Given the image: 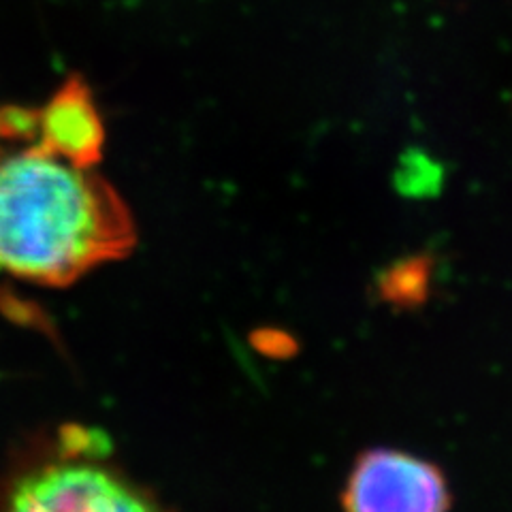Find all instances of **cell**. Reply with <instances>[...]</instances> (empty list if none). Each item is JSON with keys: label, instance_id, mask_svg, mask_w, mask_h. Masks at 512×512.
Wrapping results in <instances>:
<instances>
[{"label": "cell", "instance_id": "cell-3", "mask_svg": "<svg viewBox=\"0 0 512 512\" xmlns=\"http://www.w3.org/2000/svg\"><path fill=\"white\" fill-rule=\"evenodd\" d=\"M342 506L357 512H438L451 508V491L434 463L389 448H372L352 468Z\"/></svg>", "mask_w": 512, "mask_h": 512}, {"label": "cell", "instance_id": "cell-1", "mask_svg": "<svg viewBox=\"0 0 512 512\" xmlns=\"http://www.w3.org/2000/svg\"><path fill=\"white\" fill-rule=\"evenodd\" d=\"M135 242L131 212L99 173L41 146L0 160V271L69 286Z\"/></svg>", "mask_w": 512, "mask_h": 512}, {"label": "cell", "instance_id": "cell-5", "mask_svg": "<svg viewBox=\"0 0 512 512\" xmlns=\"http://www.w3.org/2000/svg\"><path fill=\"white\" fill-rule=\"evenodd\" d=\"M111 451V442L105 431L82 425H64L56 438V453L71 459L101 461Z\"/></svg>", "mask_w": 512, "mask_h": 512}, {"label": "cell", "instance_id": "cell-6", "mask_svg": "<svg viewBox=\"0 0 512 512\" xmlns=\"http://www.w3.org/2000/svg\"><path fill=\"white\" fill-rule=\"evenodd\" d=\"M41 128V111L22 105L0 107V137L35 139Z\"/></svg>", "mask_w": 512, "mask_h": 512}, {"label": "cell", "instance_id": "cell-7", "mask_svg": "<svg viewBox=\"0 0 512 512\" xmlns=\"http://www.w3.org/2000/svg\"><path fill=\"white\" fill-rule=\"evenodd\" d=\"M252 346L265 357L288 359L297 352V342L280 329H259L252 333Z\"/></svg>", "mask_w": 512, "mask_h": 512}, {"label": "cell", "instance_id": "cell-4", "mask_svg": "<svg viewBox=\"0 0 512 512\" xmlns=\"http://www.w3.org/2000/svg\"><path fill=\"white\" fill-rule=\"evenodd\" d=\"M39 146L77 169H92L101 163L105 128L96 109L90 86L71 75L41 109Z\"/></svg>", "mask_w": 512, "mask_h": 512}, {"label": "cell", "instance_id": "cell-2", "mask_svg": "<svg viewBox=\"0 0 512 512\" xmlns=\"http://www.w3.org/2000/svg\"><path fill=\"white\" fill-rule=\"evenodd\" d=\"M0 508L24 512L156 510L148 491L92 459L56 457L13 472L0 483Z\"/></svg>", "mask_w": 512, "mask_h": 512}]
</instances>
